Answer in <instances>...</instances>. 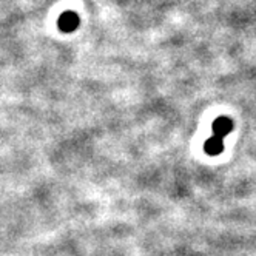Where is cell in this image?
I'll return each instance as SVG.
<instances>
[{
  "instance_id": "obj_3",
  "label": "cell",
  "mask_w": 256,
  "mask_h": 256,
  "mask_svg": "<svg viewBox=\"0 0 256 256\" xmlns=\"http://www.w3.org/2000/svg\"><path fill=\"white\" fill-rule=\"evenodd\" d=\"M204 152L210 156H218L224 152V140L218 136H212L204 144Z\"/></svg>"
},
{
  "instance_id": "obj_2",
  "label": "cell",
  "mask_w": 256,
  "mask_h": 256,
  "mask_svg": "<svg viewBox=\"0 0 256 256\" xmlns=\"http://www.w3.org/2000/svg\"><path fill=\"white\" fill-rule=\"evenodd\" d=\"M212 130H213V136L224 139L233 130V122H232L230 118H226V116L218 118L212 125Z\"/></svg>"
},
{
  "instance_id": "obj_1",
  "label": "cell",
  "mask_w": 256,
  "mask_h": 256,
  "mask_svg": "<svg viewBox=\"0 0 256 256\" xmlns=\"http://www.w3.org/2000/svg\"><path fill=\"white\" fill-rule=\"evenodd\" d=\"M79 24H80V19L79 16L74 12V11H65L60 14V17L58 19V28L65 32V34H70V32H74L78 28H79Z\"/></svg>"
}]
</instances>
